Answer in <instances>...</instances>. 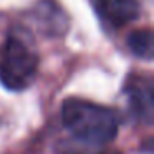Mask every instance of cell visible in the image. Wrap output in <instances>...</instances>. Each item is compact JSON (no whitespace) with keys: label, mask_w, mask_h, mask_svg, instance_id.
I'll list each match as a JSON object with an SVG mask.
<instances>
[{"label":"cell","mask_w":154,"mask_h":154,"mask_svg":"<svg viewBox=\"0 0 154 154\" xmlns=\"http://www.w3.org/2000/svg\"><path fill=\"white\" fill-rule=\"evenodd\" d=\"M61 121L78 141L91 147L113 143L119 129L116 111L83 98H68L63 101Z\"/></svg>","instance_id":"1"},{"label":"cell","mask_w":154,"mask_h":154,"mask_svg":"<svg viewBox=\"0 0 154 154\" xmlns=\"http://www.w3.org/2000/svg\"><path fill=\"white\" fill-rule=\"evenodd\" d=\"M38 73V55L20 33H10L0 47V83L10 91H23Z\"/></svg>","instance_id":"2"},{"label":"cell","mask_w":154,"mask_h":154,"mask_svg":"<svg viewBox=\"0 0 154 154\" xmlns=\"http://www.w3.org/2000/svg\"><path fill=\"white\" fill-rule=\"evenodd\" d=\"M128 104L131 113L136 116V119H141L149 124L152 121L154 113V90L152 80L149 76H131L126 81L124 86Z\"/></svg>","instance_id":"3"},{"label":"cell","mask_w":154,"mask_h":154,"mask_svg":"<svg viewBox=\"0 0 154 154\" xmlns=\"http://www.w3.org/2000/svg\"><path fill=\"white\" fill-rule=\"evenodd\" d=\"M98 8L108 23L124 27L137 18L141 10L139 0H96Z\"/></svg>","instance_id":"4"},{"label":"cell","mask_w":154,"mask_h":154,"mask_svg":"<svg viewBox=\"0 0 154 154\" xmlns=\"http://www.w3.org/2000/svg\"><path fill=\"white\" fill-rule=\"evenodd\" d=\"M128 47L136 57L143 60H151L154 53V37L151 28L134 30L128 37Z\"/></svg>","instance_id":"5"}]
</instances>
